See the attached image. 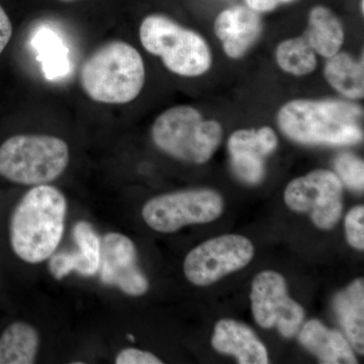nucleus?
<instances>
[{"label":"nucleus","instance_id":"5","mask_svg":"<svg viewBox=\"0 0 364 364\" xmlns=\"http://www.w3.org/2000/svg\"><path fill=\"white\" fill-rule=\"evenodd\" d=\"M153 142L162 152L181 161L203 164L219 148L223 128L219 122L205 119L195 107H170L155 119Z\"/></svg>","mask_w":364,"mask_h":364},{"label":"nucleus","instance_id":"10","mask_svg":"<svg viewBox=\"0 0 364 364\" xmlns=\"http://www.w3.org/2000/svg\"><path fill=\"white\" fill-rule=\"evenodd\" d=\"M254 320L261 328H277L284 338L298 334L305 318L303 306L289 298L286 279L265 270L254 277L250 294Z\"/></svg>","mask_w":364,"mask_h":364},{"label":"nucleus","instance_id":"24","mask_svg":"<svg viewBox=\"0 0 364 364\" xmlns=\"http://www.w3.org/2000/svg\"><path fill=\"white\" fill-rule=\"evenodd\" d=\"M114 363L117 364H162L163 361L149 351L132 347V348L119 351Z\"/></svg>","mask_w":364,"mask_h":364},{"label":"nucleus","instance_id":"19","mask_svg":"<svg viewBox=\"0 0 364 364\" xmlns=\"http://www.w3.org/2000/svg\"><path fill=\"white\" fill-rule=\"evenodd\" d=\"M39 346V332L33 326L11 323L0 335V364L35 363Z\"/></svg>","mask_w":364,"mask_h":364},{"label":"nucleus","instance_id":"27","mask_svg":"<svg viewBox=\"0 0 364 364\" xmlns=\"http://www.w3.org/2000/svg\"><path fill=\"white\" fill-rule=\"evenodd\" d=\"M275 1L277 2V4H291V2H294V0H275Z\"/></svg>","mask_w":364,"mask_h":364},{"label":"nucleus","instance_id":"28","mask_svg":"<svg viewBox=\"0 0 364 364\" xmlns=\"http://www.w3.org/2000/svg\"><path fill=\"white\" fill-rule=\"evenodd\" d=\"M363 2H364V0H361V11H363Z\"/></svg>","mask_w":364,"mask_h":364},{"label":"nucleus","instance_id":"11","mask_svg":"<svg viewBox=\"0 0 364 364\" xmlns=\"http://www.w3.org/2000/svg\"><path fill=\"white\" fill-rule=\"evenodd\" d=\"M100 282L131 296H141L150 289L149 280L138 264L134 242L126 235L111 232L100 239Z\"/></svg>","mask_w":364,"mask_h":364},{"label":"nucleus","instance_id":"18","mask_svg":"<svg viewBox=\"0 0 364 364\" xmlns=\"http://www.w3.org/2000/svg\"><path fill=\"white\" fill-rule=\"evenodd\" d=\"M303 37L314 51L328 59L337 54L343 45V26L331 9L315 6L309 14L308 26Z\"/></svg>","mask_w":364,"mask_h":364},{"label":"nucleus","instance_id":"25","mask_svg":"<svg viewBox=\"0 0 364 364\" xmlns=\"http://www.w3.org/2000/svg\"><path fill=\"white\" fill-rule=\"evenodd\" d=\"M13 36V25L4 7L0 6V54L9 45Z\"/></svg>","mask_w":364,"mask_h":364},{"label":"nucleus","instance_id":"22","mask_svg":"<svg viewBox=\"0 0 364 364\" xmlns=\"http://www.w3.org/2000/svg\"><path fill=\"white\" fill-rule=\"evenodd\" d=\"M334 167L337 176L347 188L363 191L364 163L351 153H341L335 158Z\"/></svg>","mask_w":364,"mask_h":364},{"label":"nucleus","instance_id":"16","mask_svg":"<svg viewBox=\"0 0 364 364\" xmlns=\"http://www.w3.org/2000/svg\"><path fill=\"white\" fill-rule=\"evenodd\" d=\"M304 347L317 356L321 363L356 364L350 344L337 330L329 329L318 320H311L301 327L299 336Z\"/></svg>","mask_w":364,"mask_h":364},{"label":"nucleus","instance_id":"20","mask_svg":"<svg viewBox=\"0 0 364 364\" xmlns=\"http://www.w3.org/2000/svg\"><path fill=\"white\" fill-rule=\"evenodd\" d=\"M363 60L356 61L348 53H337L328 58L326 80L345 97L358 100L364 95Z\"/></svg>","mask_w":364,"mask_h":364},{"label":"nucleus","instance_id":"21","mask_svg":"<svg viewBox=\"0 0 364 364\" xmlns=\"http://www.w3.org/2000/svg\"><path fill=\"white\" fill-rule=\"evenodd\" d=\"M279 68L294 76H305L317 68V56L304 37L280 43L275 52Z\"/></svg>","mask_w":364,"mask_h":364},{"label":"nucleus","instance_id":"23","mask_svg":"<svg viewBox=\"0 0 364 364\" xmlns=\"http://www.w3.org/2000/svg\"><path fill=\"white\" fill-rule=\"evenodd\" d=\"M345 232L347 242L351 247L364 250V208L363 205L351 208L345 217Z\"/></svg>","mask_w":364,"mask_h":364},{"label":"nucleus","instance_id":"15","mask_svg":"<svg viewBox=\"0 0 364 364\" xmlns=\"http://www.w3.org/2000/svg\"><path fill=\"white\" fill-rule=\"evenodd\" d=\"M212 346L215 351L230 354L240 364H267V347L249 326L233 318H222L215 326Z\"/></svg>","mask_w":364,"mask_h":364},{"label":"nucleus","instance_id":"17","mask_svg":"<svg viewBox=\"0 0 364 364\" xmlns=\"http://www.w3.org/2000/svg\"><path fill=\"white\" fill-rule=\"evenodd\" d=\"M334 310L347 338L358 353H364V282L354 280L334 299Z\"/></svg>","mask_w":364,"mask_h":364},{"label":"nucleus","instance_id":"6","mask_svg":"<svg viewBox=\"0 0 364 364\" xmlns=\"http://www.w3.org/2000/svg\"><path fill=\"white\" fill-rule=\"evenodd\" d=\"M139 36L144 49L161 58L164 66L176 75L196 77L212 66V52L202 36L168 16H146Z\"/></svg>","mask_w":364,"mask_h":364},{"label":"nucleus","instance_id":"26","mask_svg":"<svg viewBox=\"0 0 364 364\" xmlns=\"http://www.w3.org/2000/svg\"><path fill=\"white\" fill-rule=\"evenodd\" d=\"M249 9L257 13H268L279 6L275 0H246Z\"/></svg>","mask_w":364,"mask_h":364},{"label":"nucleus","instance_id":"12","mask_svg":"<svg viewBox=\"0 0 364 364\" xmlns=\"http://www.w3.org/2000/svg\"><path fill=\"white\" fill-rule=\"evenodd\" d=\"M277 146L279 138L270 127L234 132L228 148L236 176L246 183H259L265 174L264 158Z\"/></svg>","mask_w":364,"mask_h":364},{"label":"nucleus","instance_id":"14","mask_svg":"<svg viewBox=\"0 0 364 364\" xmlns=\"http://www.w3.org/2000/svg\"><path fill=\"white\" fill-rule=\"evenodd\" d=\"M214 28L228 57L240 59L260 37L263 25L257 11L235 6L225 9L217 16Z\"/></svg>","mask_w":364,"mask_h":364},{"label":"nucleus","instance_id":"8","mask_svg":"<svg viewBox=\"0 0 364 364\" xmlns=\"http://www.w3.org/2000/svg\"><path fill=\"white\" fill-rule=\"evenodd\" d=\"M284 202L294 212L309 213L318 229L331 230L343 213V183L334 172L314 170L287 184Z\"/></svg>","mask_w":364,"mask_h":364},{"label":"nucleus","instance_id":"4","mask_svg":"<svg viewBox=\"0 0 364 364\" xmlns=\"http://www.w3.org/2000/svg\"><path fill=\"white\" fill-rule=\"evenodd\" d=\"M65 141L50 135H16L0 146V176L21 186L56 181L68 167Z\"/></svg>","mask_w":364,"mask_h":364},{"label":"nucleus","instance_id":"7","mask_svg":"<svg viewBox=\"0 0 364 364\" xmlns=\"http://www.w3.org/2000/svg\"><path fill=\"white\" fill-rule=\"evenodd\" d=\"M224 200L213 189H188L164 193L144 205L146 224L159 233L169 234L191 225L208 224L221 217Z\"/></svg>","mask_w":364,"mask_h":364},{"label":"nucleus","instance_id":"29","mask_svg":"<svg viewBox=\"0 0 364 364\" xmlns=\"http://www.w3.org/2000/svg\"><path fill=\"white\" fill-rule=\"evenodd\" d=\"M60 1L70 2V1H74V0H60Z\"/></svg>","mask_w":364,"mask_h":364},{"label":"nucleus","instance_id":"13","mask_svg":"<svg viewBox=\"0 0 364 364\" xmlns=\"http://www.w3.org/2000/svg\"><path fill=\"white\" fill-rule=\"evenodd\" d=\"M77 249L53 254L49 270L55 279L62 280L70 273L95 277L100 264V238L90 223L79 221L72 231Z\"/></svg>","mask_w":364,"mask_h":364},{"label":"nucleus","instance_id":"2","mask_svg":"<svg viewBox=\"0 0 364 364\" xmlns=\"http://www.w3.org/2000/svg\"><path fill=\"white\" fill-rule=\"evenodd\" d=\"M280 130L309 145H355L363 140V109L343 100H296L277 114Z\"/></svg>","mask_w":364,"mask_h":364},{"label":"nucleus","instance_id":"3","mask_svg":"<svg viewBox=\"0 0 364 364\" xmlns=\"http://www.w3.org/2000/svg\"><path fill=\"white\" fill-rule=\"evenodd\" d=\"M80 85L91 100L126 105L140 95L146 70L140 53L124 41H112L95 50L81 67Z\"/></svg>","mask_w":364,"mask_h":364},{"label":"nucleus","instance_id":"1","mask_svg":"<svg viewBox=\"0 0 364 364\" xmlns=\"http://www.w3.org/2000/svg\"><path fill=\"white\" fill-rule=\"evenodd\" d=\"M67 212L66 196L56 186L41 184L26 191L9 221L14 254L30 264L49 259L63 238Z\"/></svg>","mask_w":364,"mask_h":364},{"label":"nucleus","instance_id":"9","mask_svg":"<svg viewBox=\"0 0 364 364\" xmlns=\"http://www.w3.org/2000/svg\"><path fill=\"white\" fill-rule=\"evenodd\" d=\"M254 257L252 242L240 235H223L205 241L186 255L183 272L189 282L208 287L247 267Z\"/></svg>","mask_w":364,"mask_h":364}]
</instances>
